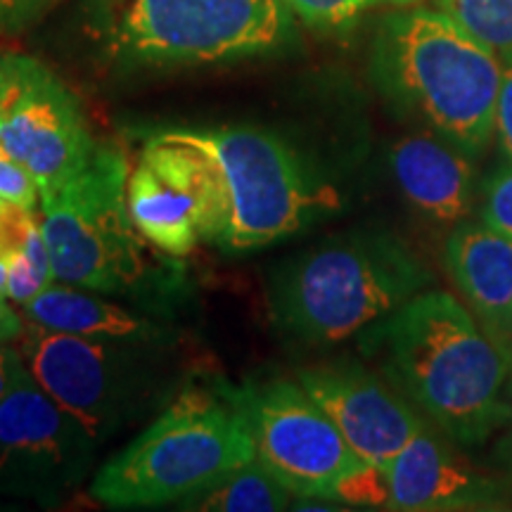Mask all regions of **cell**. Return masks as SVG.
Masks as SVG:
<instances>
[{"mask_svg": "<svg viewBox=\"0 0 512 512\" xmlns=\"http://www.w3.org/2000/svg\"><path fill=\"white\" fill-rule=\"evenodd\" d=\"M29 373L27 363L19 349H10L8 344H0V401L17 387L19 380Z\"/></svg>", "mask_w": 512, "mask_h": 512, "instance_id": "cell-27", "label": "cell"}, {"mask_svg": "<svg viewBox=\"0 0 512 512\" xmlns=\"http://www.w3.org/2000/svg\"><path fill=\"white\" fill-rule=\"evenodd\" d=\"M29 214V209L0 202V294H5V290H8V259L12 249L17 245L24 219H27Z\"/></svg>", "mask_w": 512, "mask_h": 512, "instance_id": "cell-24", "label": "cell"}, {"mask_svg": "<svg viewBox=\"0 0 512 512\" xmlns=\"http://www.w3.org/2000/svg\"><path fill=\"white\" fill-rule=\"evenodd\" d=\"M297 382L368 465L387 467L427 425L425 415L399 389L354 363L302 370Z\"/></svg>", "mask_w": 512, "mask_h": 512, "instance_id": "cell-13", "label": "cell"}, {"mask_svg": "<svg viewBox=\"0 0 512 512\" xmlns=\"http://www.w3.org/2000/svg\"><path fill=\"white\" fill-rule=\"evenodd\" d=\"M223 392L245 413L256 460L292 496L335 501L339 484L368 465L299 382H249Z\"/></svg>", "mask_w": 512, "mask_h": 512, "instance_id": "cell-9", "label": "cell"}, {"mask_svg": "<svg viewBox=\"0 0 512 512\" xmlns=\"http://www.w3.org/2000/svg\"><path fill=\"white\" fill-rule=\"evenodd\" d=\"M0 202L29 211L41 207V188H38L34 174L3 145H0Z\"/></svg>", "mask_w": 512, "mask_h": 512, "instance_id": "cell-23", "label": "cell"}, {"mask_svg": "<svg viewBox=\"0 0 512 512\" xmlns=\"http://www.w3.org/2000/svg\"><path fill=\"white\" fill-rule=\"evenodd\" d=\"M0 145L41 192L62 185L98 150L76 95L36 57L0 55Z\"/></svg>", "mask_w": 512, "mask_h": 512, "instance_id": "cell-10", "label": "cell"}, {"mask_svg": "<svg viewBox=\"0 0 512 512\" xmlns=\"http://www.w3.org/2000/svg\"><path fill=\"white\" fill-rule=\"evenodd\" d=\"M437 427L425 425L387 467V510L458 512L501 510L508 486L451 446Z\"/></svg>", "mask_w": 512, "mask_h": 512, "instance_id": "cell-14", "label": "cell"}, {"mask_svg": "<svg viewBox=\"0 0 512 512\" xmlns=\"http://www.w3.org/2000/svg\"><path fill=\"white\" fill-rule=\"evenodd\" d=\"M494 140L501 150V157L512 159V62L503 67L501 93L496 105V126Z\"/></svg>", "mask_w": 512, "mask_h": 512, "instance_id": "cell-26", "label": "cell"}, {"mask_svg": "<svg viewBox=\"0 0 512 512\" xmlns=\"http://www.w3.org/2000/svg\"><path fill=\"white\" fill-rule=\"evenodd\" d=\"M287 10L318 31L349 29L375 0H283Z\"/></svg>", "mask_w": 512, "mask_h": 512, "instance_id": "cell-21", "label": "cell"}, {"mask_svg": "<svg viewBox=\"0 0 512 512\" xmlns=\"http://www.w3.org/2000/svg\"><path fill=\"white\" fill-rule=\"evenodd\" d=\"M100 439L27 373L0 401V494L60 503L91 472Z\"/></svg>", "mask_w": 512, "mask_h": 512, "instance_id": "cell-11", "label": "cell"}, {"mask_svg": "<svg viewBox=\"0 0 512 512\" xmlns=\"http://www.w3.org/2000/svg\"><path fill=\"white\" fill-rule=\"evenodd\" d=\"M460 29L505 64L512 62V0H439Z\"/></svg>", "mask_w": 512, "mask_h": 512, "instance_id": "cell-20", "label": "cell"}, {"mask_svg": "<svg viewBox=\"0 0 512 512\" xmlns=\"http://www.w3.org/2000/svg\"><path fill=\"white\" fill-rule=\"evenodd\" d=\"M494 467L496 475L501 477L503 484L512 491V420L508 422V430H505L503 437L496 441Z\"/></svg>", "mask_w": 512, "mask_h": 512, "instance_id": "cell-29", "label": "cell"}, {"mask_svg": "<svg viewBox=\"0 0 512 512\" xmlns=\"http://www.w3.org/2000/svg\"><path fill=\"white\" fill-rule=\"evenodd\" d=\"M377 88L396 110L479 157L494 138L503 62L441 10L384 19L373 50Z\"/></svg>", "mask_w": 512, "mask_h": 512, "instance_id": "cell-3", "label": "cell"}, {"mask_svg": "<svg viewBox=\"0 0 512 512\" xmlns=\"http://www.w3.org/2000/svg\"><path fill=\"white\" fill-rule=\"evenodd\" d=\"M24 313L31 325L67 335L126 342H155L159 337V330L150 320L110 302L107 294L83 290L60 280L24 304Z\"/></svg>", "mask_w": 512, "mask_h": 512, "instance_id": "cell-17", "label": "cell"}, {"mask_svg": "<svg viewBox=\"0 0 512 512\" xmlns=\"http://www.w3.org/2000/svg\"><path fill=\"white\" fill-rule=\"evenodd\" d=\"M252 460V430L233 399L188 389L95 472L91 494L107 508H155L202 494Z\"/></svg>", "mask_w": 512, "mask_h": 512, "instance_id": "cell-5", "label": "cell"}, {"mask_svg": "<svg viewBox=\"0 0 512 512\" xmlns=\"http://www.w3.org/2000/svg\"><path fill=\"white\" fill-rule=\"evenodd\" d=\"M444 264L482 330L512 358V238L465 219L448 233Z\"/></svg>", "mask_w": 512, "mask_h": 512, "instance_id": "cell-16", "label": "cell"}, {"mask_svg": "<svg viewBox=\"0 0 512 512\" xmlns=\"http://www.w3.org/2000/svg\"><path fill=\"white\" fill-rule=\"evenodd\" d=\"M382 3H392V5H415L420 0H382Z\"/></svg>", "mask_w": 512, "mask_h": 512, "instance_id": "cell-30", "label": "cell"}, {"mask_svg": "<svg viewBox=\"0 0 512 512\" xmlns=\"http://www.w3.org/2000/svg\"><path fill=\"white\" fill-rule=\"evenodd\" d=\"M510 337H512V320H510Z\"/></svg>", "mask_w": 512, "mask_h": 512, "instance_id": "cell-32", "label": "cell"}, {"mask_svg": "<svg viewBox=\"0 0 512 512\" xmlns=\"http://www.w3.org/2000/svg\"><path fill=\"white\" fill-rule=\"evenodd\" d=\"M57 0H0V31L22 34Z\"/></svg>", "mask_w": 512, "mask_h": 512, "instance_id": "cell-25", "label": "cell"}, {"mask_svg": "<svg viewBox=\"0 0 512 512\" xmlns=\"http://www.w3.org/2000/svg\"><path fill=\"white\" fill-rule=\"evenodd\" d=\"M510 401H512V358H510Z\"/></svg>", "mask_w": 512, "mask_h": 512, "instance_id": "cell-31", "label": "cell"}, {"mask_svg": "<svg viewBox=\"0 0 512 512\" xmlns=\"http://www.w3.org/2000/svg\"><path fill=\"white\" fill-rule=\"evenodd\" d=\"M479 221L512 238V159L501 157L482 181V207Z\"/></svg>", "mask_w": 512, "mask_h": 512, "instance_id": "cell-22", "label": "cell"}, {"mask_svg": "<svg viewBox=\"0 0 512 512\" xmlns=\"http://www.w3.org/2000/svg\"><path fill=\"white\" fill-rule=\"evenodd\" d=\"M19 342L38 387L100 441L150 399L155 370L145 363V351L152 342L79 337L38 325Z\"/></svg>", "mask_w": 512, "mask_h": 512, "instance_id": "cell-8", "label": "cell"}, {"mask_svg": "<svg viewBox=\"0 0 512 512\" xmlns=\"http://www.w3.org/2000/svg\"><path fill=\"white\" fill-rule=\"evenodd\" d=\"M27 332V323L12 306L5 302V294H0V344H10L22 339Z\"/></svg>", "mask_w": 512, "mask_h": 512, "instance_id": "cell-28", "label": "cell"}, {"mask_svg": "<svg viewBox=\"0 0 512 512\" xmlns=\"http://www.w3.org/2000/svg\"><path fill=\"white\" fill-rule=\"evenodd\" d=\"M207 166L216 216L211 245L247 254L302 233L342 209V195L290 143L261 128H164Z\"/></svg>", "mask_w": 512, "mask_h": 512, "instance_id": "cell-2", "label": "cell"}, {"mask_svg": "<svg viewBox=\"0 0 512 512\" xmlns=\"http://www.w3.org/2000/svg\"><path fill=\"white\" fill-rule=\"evenodd\" d=\"M292 494L259 460L242 465L202 494L185 498V510L204 512H275L285 510Z\"/></svg>", "mask_w": 512, "mask_h": 512, "instance_id": "cell-18", "label": "cell"}, {"mask_svg": "<svg viewBox=\"0 0 512 512\" xmlns=\"http://www.w3.org/2000/svg\"><path fill=\"white\" fill-rule=\"evenodd\" d=\"M91 29L126 67L242 60L290 43L283 0H91Z\"/></svg>", "mask_w": 512, "mask_h": 512, "instance_id": "cell-6", "label": "cell"}, {"mask_svg": "<svg viewBox=\"0 0 512 512\" xmlns=\"http://www.w3.org/2000/svg\"><path fill=\"white\" fill-rule=\"evenodd\" d=\"M126 202L147 245L176 259L209 240L214 228L216 197L207 166L188 147L159 133L145 140L128 174Z\"/></svg>", "mask_w": 512, "mask_h": 512, "instance_id": "cell-12", "label": "cell"}, {"mask_svg": "<svg viewBox=\"0 0 512 512\" xmlns=\"http://www.w3.org/2000/svg\"><path fill=\"white\" fill-rule=\"evenodd\" d=\"M55 280L53 259H50V249L46 245V238H43L41 219H36V211H31L24 219L17 245L8 259V290H5V297L24 306L38 297L48 285H53Z\"/></svg>", "mask_w": 512, "mask_h": 512, "instance_id": "cell-19", "label": "cell"}, {"mask_svg": "<svg viewBox=\"0 0 512 512\" xmlns=\"http://www.w3.org/2000/svg\"><path fill=\"white\" fill-rule=\"evenodd\" d=\"M475 159L427 128L389 147V166L403 200L425 221L451 228L470 219L482 192Z\"/></svg>", "mask_w": 512, "mask_h": 512, "instance_id": "cell-15", "label": "cell"}, {"mask_svg": "<svg viewBox=\"0 0 512 512\" xmlns=\"http://www.w3.org/2000/svg\"><path fill=\"white\" fill-rule=\"evenodd\" d=\"M430 283V268L399 238L356 230L280 266L268 287V309L287 337L337 344L375 328Z\"/></svg>", "mask_w": 512, "mask_h": 512, "instance_id": "cell-4", "label": "cell"}, {"mask_svg": "<svg viewBox=\"0 0 512 512\" xmlns=\"http://www.w3.org/2000/svg\"><path fill=\"white\" fill-rule=\"evenodd\" d=\"M128 174L131 166L117 147L98 145L79 174L41 192L38 219L60 283L100 294L145 285L150 261L128 214Z\"/></svg>", "mask_w": 512, "mask_h": 512, "instance_id": "cell-7", "label": "cell"}, {"mask_svg": "<svg viewBox=\"0 0 512 512\" xmlns=\"http://www.w3.org/2000/svg\"><path fill=\"white\" fill-rule=\"evenodd\" d=\"M368 332L387 380L453 444H484L512 420L501 399L510 358L453 294H415Z\"/></svg>", "mask_w": 512, "mask_h": 512, "instance_id": "cell-1", "label": "cell"}]
</instances>
